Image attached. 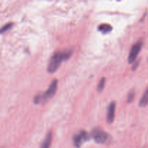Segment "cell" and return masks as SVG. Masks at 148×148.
<instances>
[{
	"label": "cell",
	"instance_id": "obj_1",
	"mask_svg": "<svg viewBox=\"0 0 148 148\" xmlns=\"http://www.w3.org/2000/svg\"><path fill=\"white\" fill-rule=\"evenodd\" d=\"M72 53V51L69 50L55 52L53 56H51V58L50 61H49L47 68L48 72H50V73H53V72H56L61 65L62 62H64V61L67 60L71 56Z\"/></svg>",
	"mask_w": 148,
	"mask_h": 148
},
{
	"label": "cell",
	"instance_id": "obj_3",
	"mask_svg": "<svg viewBox=\"0 0 148 148\" xmlns=\"http://www.w3.org/2000/svg\"><path fill=\"white\" fill-rule=\"evenodd\" d=\"M91 137L94 139L97 143L99 144H104L108 142L109 140V135L104 130L99 127H95L93 129L91 132Z\"/></svg>",
	"mask_w": 148,
	"mask_h": 148
},
{
	"label": "cell",
	"instance_id": "obj_4",
	"mask_svg": "<svg viewBox=\"0 0 148 148\" xmlns=\"http://www.w3.org/2000/svg\"><path fill=\"white\" fill-rule=\"evenodd\" d=\"M90 138V136L87 132L81 131L79 134H76L73 137V143L77 148H79L83 143L88 141Z\"/></svg>",
	"mask_w": 148,
	"mask_h": 148
},
{
	"label": "cell",
	"instance_id": "obj_12",
	"mask_svg": "<svg viewBox=\"0 0 148 148\" xmlns=\"http://www.w3.org/2000/svg\"><path fill=\"white\" fill-rule=\"evenodd\" d=\"M134 96H135V92L134 90H132L129 92L128 95H127V103H131L134 100Z\"/></svg>",
	"mask_w": 148,
	"mask_h": 148
},
{
	"label": "cell",
	"instance_id": "obj_6",
	"mask_svg": "<svg viewBox=\"0 0 148 148\" xmlns=\"http://www.w3.org/2000/svg\"><path fill=\"white\" fill-rule=\"evenodd\" d=\"M115 111H116V103L111 102L108 108V112H107V122L108 124H111L114 122V118H115Z\"/></svg>",
	"mask_w": 148,
	"mask_h": 148
},
{
	"label": "cell",
	"instance_id": "obj_11",
	"mask_svg": "<svg viewBox=\"0 0 148 148\" xmlns=\"http://www.w3.org/2000/svg\"><path fill=\"white\" fill-rule=\"evenodd\" d=\"M12 26H13L12 23H7V24L4 25V26H2V27L0 28V33H4V32L7 31V30H9L10 29H11Z\"/></svg>",
	"mask_w": 148,
	"mask_h": 148
},
{
	"label": "cell",
	"instance_id": "obj_7",
	"mask_svg": "<svg viewBox=\"0 0 148 148\" xmlns=\"http://www.w3.org/2000/svg\"><path fill=\"white\" fill-rule=\"evenodd\" d=\"M52 141V134L51 132H49L46 135V138L43 140V143H42V145L40 148H49L51 144Z\"/></svg>",
	"mask_w": 148,
	"mask_h": 148
},
{
	"label": "cell",
	"instance_id": "obj_8",
	"mask_svg": "<svg viewBox=\"0 0 148 148\" xmlns=\"http://www.w3.org/2000/svg\"><path fill=\"white\" fill-rule=\"evenodd\" d=\"M98 30L101 32H102L103 33H107L112 30V27L108 24H101L98 27Z\"/></svg>",
	"mask_w": 148,
	"mask_h": 148
},
{
	"label": "cell",
	"instance_id": "obj_5",
	"mask_svg": "<svg viewBox=\"0 0 148 148\" xmlns=\"http://www.w3.org/2000/svg\"><path fill=\"white\" fill-rule=\"evenodd\" d=\"M142 46H143V43H142V41L137 42V43H136L135 44L132 46L131 51H130V54H129V57H128L129 63L132 64L136 60L139 53H140V50H141Z\"/></svg>",
	"mask_w": 148,
	"mask_h": 148
},
{
	"label": "cell",
	"instance_id": "obj_10",
	"mask_svg": "<svg viewBox=\"0 0 148 148\" xmlns=\"http://www.w3.org/2000/svg\"><path fill=\"white\" fill-rule=\"evenodd\" d=\"M105 84H106V78L105 77L101 78L99 83H98V88H97V90H98V92H101V91L103 90L104 86H105Z\"/></svg>",
	"mask_w": 148,
	"mask_h": 148
},
{
	"label": "cell",
	"instance_id": "obj_9",
	"mask_svg": "<svg viewBox=\"0 0 148 148\" xmlns=\"http://www.w3.org/2000/svg\"><path fill=\"white\" fill-rule=\"evenodd\" d=\"M147 101H148V91L146 90L145 93L142 96L141 99L140 101V106L141 107H145L147 105Z\"/></svg>",
	"mask_w": 148,
	"mask_h": 148
},
{
	"label": "cell",
	"instance_id": "obj_2",
	"mask_svg": "<svg viewBox=\"0 0 148 148\" xmlns=\"http://www.w3.org/2000/svg\"><path fill=\"white\" fill-rule=\"evenodd\" d=\"M58 86V81L56 79L53 80L51 84L50 85L49 88H48L47 90L41 95H37L34 98L35 103H40L46 102L48 99L52 98L55 95L57 90Z\"/></svg>",
	"mask_w": 148,
	"mask_h": 148
}]
</instances>
